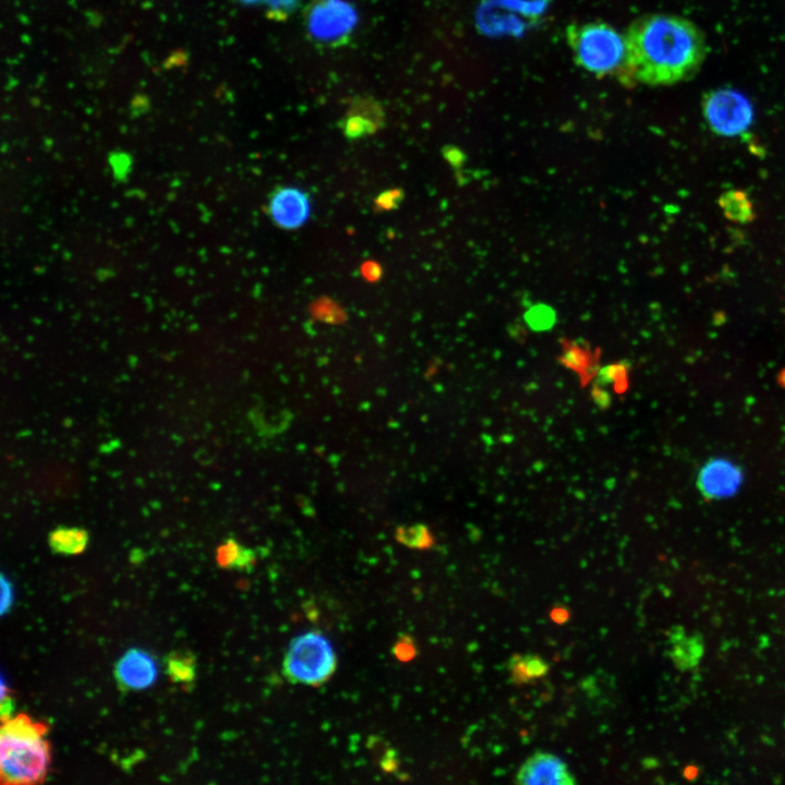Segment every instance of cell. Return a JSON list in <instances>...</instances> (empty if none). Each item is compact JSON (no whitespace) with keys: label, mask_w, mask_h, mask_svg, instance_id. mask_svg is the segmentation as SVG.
Instances as JSON below:
<instances>
[{"label":"cell","mask_w":785,"mask_h":785,"mask_svg":"<svg viewBox=\"0 0 785 785\" xmlns=\"http://www.w3.org/2000/svg\"><path fill=\"white\" fill-rule=\"evenodd\" d=\"M629 84L672 85L692 77L706 56L701 29L669 14L636 20L626 34Z\"/></svg>","instance_id":"cell-1"},{"label":"cell","mask_w":785,"mask_h":785,"mask_svg":"<svg viewBox=\"0 0 785 785\" xmlns=\"http://www.w3.org/2000/svg\"><path fill=\"white\" fill-rule=\"evenodd\" d=\"M48 726L20 713L2 723L0 729V775L3 785L43 783L51 754L45 736Z\"/></svg>","instance_id":"cell-2"},{"label":"cell","mask_w":785,"mask_h":785,"mask_svg":"<svg viewBox=\"0 0 785 785\" xmlns=\"http://www.w3.org/2000/svg\"><path fill=\"white\" fill-rule=\"evenodd\" d=\"M567 41L582 69L629 84L626 35L604 22L575 23L567 28Z\"/></svg>","instance_id":"cell-3"},{"label":"cell","mask_w":785,"mask_h":785,"mask_svg":"<svg viewBox=\"0 0 785 785\" xmlns=\"http://www.w3.org/2000/svg\"><path fill=\"white\" fill-rule=\"evenodd\" d=\"M337 668V656L328 639L318 631L295 636L282 661V674L291 684L319 687Z\"/></svg>","instance_id":"cell-4"},{"label":"cell","mask_w":785,"mask_h":785,"mask_svg":"<svg viewBox=\"0 0 785 785\" xmlns=\"http://www.w3.org/2000/svg\"><path fill=\"white\" fill-rule=\"evenodd\" d=\"M704 118L713 132L733 137L747 131L753 121V107L737 90L720 88L708 93L702 102Z\"/></svg>","instance_id":"cell-5"},{"label":"cell","mask_w":785,"mask_h":785,"mask_svg":"<svg viewBox=\"0 0 785 785\" xmlns=\"http://www.w3.org/2000/svg\"><path fill=\"white\" fill-rule=\"evenodd\" d=\"M304 17L310 35L327 45L343 43L358 22L355 9L346 0H313Z\"/></svg>","instance_id":"cell-6"},{"label":"cell","mask_w":785,"mask_h":785,"mask_svg":"<svg viewBox=\"0 0 785 785\" xmlns=\"http://www.w3.org/2000/svg\"><path fill=\"white\" fill-rule=\"evenodd\" d=\"M744 480L741 468L725 458H712L700 469L697 485L709 499H721L735 495Z\"/></svg>","instance_id":"cell-7"},{"label":"cell","mask_w":785,"mask_h":785,"mask_svg":"<svg viewBox=\"0 0 785 785\" xmlns=\"http://www.w3.org/2000/svg\"><path fill=\"white\" fill-rule=\"evenodd\" d=\"M268 213L273 222L279 228L298 229L311 215V200L307 193L299 188L280 186L270 194Z\"/></svg>","instance_id":"cell-8"},{"label":"cell","mask_w":785,"mask_h":785,"mask_svg":"<svg viewBox=\"0 0 785 785\" xmlns=\"http://www.w3.org/2000/svg\"><path fill=\"white\" fill-rule=\"evenodd\" d=\"M515 782L527 785H572L576 778L560 758L550 752L535 751L519 768Z\"/></svg>","instance_id":"cell-9"},{"label":"cell","mask_w":785,"mask_h":785,"mask_svg":"<svg viewBox=\"0 0 785 785\" xmlns=\"http://www.w3.org/2000/svg\"><path fill=\"white\" fill-rule=\"evenodd\" d=\"M385 111L379 101L370 95H358L351 99L340 126L349 140L362 138L383 128Z\"/></svg>","instance_id":"cell-10"},{"label":"cell","mask_w":785,"mask_h":785,"mask_svg":"<svg viewBox=\"0 0 785 785\" xmlns=\"http://www.w3.org/2000/svg\"><path fill=\"white\" fill-rule=\"evenodd\" d=\"M114 677L123 690L146 689L157 678L156 662L142 649H130L117 662Z\"/></svg>","instance_id":"cell-11"},{"label":"cell","mask_w":785,"mask_h":785,"mask_svg":"<svg viewBox=\"0 0 785 785\" xmlns=\"http://www.w3.org/2000/svg\"><path fill=\"white\" fill-rule=\"evenodd\" d=\"M509 680L517 685H527L547 675L548 663L538 654H512L507 661Z\"/></svg>","instance_id":"cell-12"},{"label":"cell","mask_w":785,"mask_h":785,"mask_svg":"<svg viewBox=\"0 0 785 785\" xmlns=\"http://www.w3.org/2000/svg\"><path fill=\"white\" fill-rule=\"evenodd\" d=\"M89 535L80 527L59 526L48 535L51 551L61 555H77L87 547Z\"/></svg>","instance_id":"cell-13"},{"label":"cell","mask_w":785,"mask_h":785,"mask_svg":"<svg viewBox=\"0 0 785 785\" xmlns=\"http://www.w3.org/2000/svg\"><path fill=\"white\" fill-rule=\"evenodd\" d=\"M256 560L255 551L243 546L234 539H227L216 550V561L221 568L250 571Z\"/></svg>","instance_id":"cell-14"},{"label":"cell","mask_w":785,"mask_h":785,"mask_svg":"<svg viewBox=\"0 0 785 785\" xmlns=\"http://www.w3.org/2000/svg\"><path fill=\"white\" fill-rule=\"evenodd\" d=\"M717 203L725 218L732 222L745 225L756 218L753 204L742 190L733 189L722 193Z\"/></svg>","instance_id":"cell-15"},{"label":"cell","mask_w":785,"mask_h":785,"mask_svg":"<svg viewBox=\"0 0 785 785\" xmlns=\"http://www.w3.org/2000/svg\"><path fill=\"white\" fill-rule=\"evenodd\" d=\"M166 673L174 684L189 685L196 675V660L193 653L188 651H173L166 659Z\"/></svg>","instance_id":"cell-16"},{"label":"cell","mask_w":785,"mask_h":785,"mask_svg":"<svg viewBox=\"0 0 785 785\" xmlns=\"http://www.w3.org/2000/svg\"><path fill=\"white\" fill-rule=\"evenodd\" d=\"M366 747L384 772L395 773L399 769L398 753L385 738L379 735H370Z\"/></svg>","instance_id":"cell-17"},{"label":"cell","mask_w":785,"mask_h":785,"mask_svg":"<svg viewBox=\"0 0 785 785\" xmlns=\"http://www.w3.org/2000/svg\"><path fill=\"white\" fill-rule=\"evenodd\" d=\"M395 536L399 543L413 550H427L434 545V538L427 526L423 523L400 526Z\"/></svg>","instance_id":"cell-18"},{"label":"cell","mask_w":785,"mask_h":785,"mask_svg":"<svg viewBox=\"0 0 785 785\" xmlns=\"http://www.w3.org/2000/svg\"><path fill=\"white\" fill-rule=\"evenodd\" d=\"M627 363L618 362L602 366L596 374L597 386L613 385L617 391H621L628 384Z\"/></svg>","instance_id":"cell-19"},{"label":"cell","mask_w":785,"mask_h":785,"mask_svg":"<svg viewBox=\"0 0 785 785\" xmlns=\"http://www.w3.org/2000/svg\"><path fill=\"white\" fill-rule=\"evenodd\" d=\"M560 362L567 367L580 374L588 371L591 364L590 353L582 347L572 343L564 349Z\"/></svg>","instance_id":"cell-20"},{"label":"cell","mask_w":785,"mask_h":785,"mask_svg":"<svg viewBox=\"0 0 785 785\" xmlns=\"http://www.w3.org/2000/svg\"><path fill=\"white\" fill-rule=\"evenodd\" d=\"M526 319L531 328L535 330H545L552 327L555 322L554 311L544 304L532 306L526 313Z\"/></svg>","instance_id":"cell-21"},{"label":"cell","mask_w":785,"mask_h":785,"mask_svg":"<svg viewBox=\"0 0 785 785\" xmlns=\"http://www.w3.org/2000/svg\"><path fill=\"white\" fill-rule=\"evenodd\" d=\"M394 656L402 663L412 661L418 654V647L412 636L401 633L392 645Z\"/></svg>","instance_id":"cell-22"},{"label":"cell","mask_w":785,"mask_h":785,"mask_svg":"<svg viewBox=\"0 0 785 785\" xmlns=\"http://www.w3.org/2000/svg\"><path fill=\"white\" fill-rule=\"evenodd\" d=\"M402 200V192L399 190H389L381 193L376 200L375 205L378 209H391L398 206Z\"/></svg>","instance_id":"cell-23"},{"label":"cell","mask_w":785,"mask_h":785,"mask_svg":"<svg viewBox=\"0 0 785 785\" xmlns=\"http://www.w3.org/2000/svg\"><path fill=\"white\" fill-rule=\"evenodd\" d=\"M1 614L4 615L10 611L14 601L13 585L4 573L1 575Z\"/></svg>","instance_id":"cell-24"},{"label":"cell","mask_w":785,"mask_h":785,"mask_svg":"<svg viewBox=\"0 0 785 785\" xmlns=\"http://www.w3.org/2000/svg\"><path fill=\"white\" fill-rule=\"evenodd\" d=\"M11 691H8L3 695H1V723L8 721L12 717V713L15 708V701L14 698L10 693Z\"/></svg>","instance_id":"cell-25"},{"label":"cell","mask_w":785,"mask_h":785,"mask_svg":"<svg viewBox=\"0 0 785 785\" xmlns=\"http://www.w3.org/2000/svg\"><path fill=\"white\" fill-rule=\"evenodd\" d=\"M592 397L596 404H599L601 408H605L609 404L611 397L609 395L602 389L601 386H595L592 390Z\"/></svg>","instance_id":"cell-26"},{"label":"cell","mask_w":785,"mask_h":785,"mask_svg":"<svg viewBox=\"0 0 785 785\" xmlns=\"http://www.w3.org/2000/svg\"><path fill=\"white\" fill-rule=\"evenodd\" d=\"M551 617L555 623L563 624L568 620V612L565 608L557 607L552 611Z\"/></svg>","instance_id":"cell-27"},{"label":"cell","mask_w":785,"mask_h":785,"mask_svg":"<svg viewBox=\"0 0 785 785\" xmlns=\"http://www.w3.org/2000/svg\"><path fill=\"white\" fill-rule=\"evenodd\" d=\"M445 157H446L447 160H448L450 164H452L454 166H457V165L461 164V161H462V154H461L460 150H458V149H456V148H454V149H447V150H446V154H445Z\"/></svg>","instance_id":"cell-28"}]
</instances>
